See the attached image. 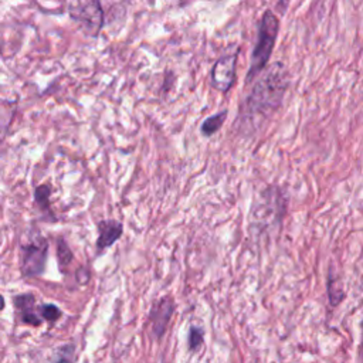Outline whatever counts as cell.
<instances>
[{
	"label": "cell",
	"instance_id": "4fadbf2b",
	"mask_svg": "<svg viewBox=\"0 0 363 363\" xmlns=\"http://www.w3.org/2000/svg\"><path fill=\"white\" fill-rule=\"evenodd\" d=\"M205 341V331L202 327H191L189 329V339H188V345H189V350L191 352H198Z\"/></svg>",
	"mask_w": 363,
	"mask_h": 363
},
{
	"label": "cell",
	"instance_id": "7a4b0ae2",
	"mask_svg": "<svg viewBox=\"0 0 363 363\" xmlns=\"http://www.w3.org/2000/svg\"><path fill=\"white\" fill-rule=\"evenodd\" d=\"M280 32V20L273 11H266L257 26V40L252 54L250 69L247 73V83L256 80L267 67L270 57L274 51L275 41Z\"/></svg>",
	"mask_w": 363,
	"mask_h": 363
},
{
	"label": "cell",
	"instance_id": "30bf717a",
	"mask_svg": "<svg viewBox=\"0 0 363 363\" xmlns=\"http://www.w3.org/2000/svg\"><path fill=\"white\" fill-rule=\"evenodd\" d=\"M227 119V111H220L209 118H206L203 121V124L200 127V132L205 135V137H212L214 135L216 132H219L221 130V127L224 125Z\"/></svg>",
	"mask_w": 363,
	"mask_h": 363
},
{
	"label": "cell",
	"instance_id": "6da1fadb",
	"mask_svg": "<svg viewBox=\"0 0 363 363\" xmlns=\"http://www.w3.org/2000/svg\"><path fill=\"white\" fill-rule=\"evenodd\" d=\"M256 80V85L245 102L246 116L252 119L259 116L266 118L280 108L288 87L284 67L278 63L268 67V70Z\"/></svg>",
	"mask_w": 363,
	"mask_h": 363
},
{
	"label": "cell",
	"instance_id": "2e32d148",
	"mask_svg": "<svg viewBox=\"0 0 363 363\" xmlns=\"http://www.w3.org/2000/svg\"><path fill=\"white\" fill-rule=\"evenodd\" d=\"M360 329H362V342H360V349H359V353H360V356L363 357V321H362V324H360Z\"/></svg>",
	"mask_w": 363,
	"mask_h": 363
},
{
	"label": "cell",
	"instance_id": "e0dca14e",
	"mask_svg": "<svg viewBox=\"0 0 363 363\" xmlns=\"http://www.w3.org/2000/svg\"><path fill=\"white\" fill-rule=\"evenodd\" d=\"M5 306H6L5 298H4V295H2V294H0V311H4V310H5Z\"/></svg>",
	"mask_w": 363,
	"mask_h": 363
},
{
	"label": "cell",
	"instance_id": "ba28073f",
	"mask_svg": "<svg viewBox=\"0 0 363 363\" xmlns=\"http://www.w3.org/2000/svg\"><path fill=\"white\" fill-rule=\"evenodd\" d=\"M15 306L23 324L39 327L43 320L40 317V307H37V299L33 294H22L15 296Z\"/></svg>",
	"mask_w": 363,
	"mask_h": 363
},
{
	"label": "cell",
	"instance_id": "5bb4252c",
	"mask_svg": "<svg viewBox=\"0 0 363 363\" xmlns=\"http://www.w3.org/2000/svg\"><path fill=\"white\" fill-rule=\"evenodd\" d=\"M40 317L43 321H48V322H54L57 320H60L62 317V310H60L57 306L54 304H46V306H40Z\"/></svg>",
	"mask_w": 363,
	"mask_h": 363
},
{
	"label": "cell",
	"instance_id": "277c9868",
	"mask_svg": "<svg viewBox=\"0 0 363 363\" xmlns=\"http://www.w3.org/2000/svg\"><path fill=\"white\" fill-rule=\"evenodd\" d=\"M70 18L77 22L87 36L98 37L104 27V11L102 5L97 0L87 2H73L69 5Z\"/></svg>",
	"mask_w": 363,
	"mask_h": 363
},
{
	"label": "cell",
	"instance_id": "8fae6325",
	"mask_svg": "<svg viewBox=\"0 0 363 363\" xmlns=\"http://www.w3.org/2000/svg\"><path fill=\"white\" fill-rule=\"evenodd\" d=\"M57 257H58V267L64 274L66 267L70 266L71 261L74 260V254L64 238H57Z\"/></svg>",
	"mask_w": 363,
	"mask_h": 363
},
{
	"label": "cell",
	"instance_id": "9a60e30c",
	"mask_svg": "<svg viewBox=\"0 0 363 363\" xmlns=\"http://www.w3.org/2000/svg\"><path fill=\"white\" fill-rule=\"evenodd\" d=\"M76 278H77V281L80 284H87L90 281V278H91V274H90V271L85 267H81V268L77 270Z\"/></svg>",
	"mask_w": 363,
	"mask_h": 363
},
{
	"label": "cell",
	"instance_id": "7c38bea8",
	"mask_svg": "<svg viewBox=\"0 0 363 363\" xmlns=\"http://www.w3.org/2000/svg\"><path fill=\"white\" fill-rule=\"evenodd\" d=\"M328 295H329V301H331V306H338L339 302L345 298V292L341 287V284L338 282V280H334V275L329 274L328 278Z\"/></svg>",
	"mask_w": 363,
	"mask_h": 363
},
{
	"label": "cell",
	"instance_id": "5b68a950",
	"mask_svg": "<svg viewBox=\"0 0 363 363\" xmlns=\"http://www.w3.org/2000/svg\"><path fill=\"white\" fill-rule=\"evenodd\" d=\"M238 53H230L219 57L210 71V84L214 90L226 94L235 81Z\"/></svg>",
	"mask_w": 363,
	"mask_h": 363
},
{
	"label": "cell",
	"instance_id": "3957f363",
	"mask_svg": "<svg viewBox=\"0 0 363 363\" xmlns=\"http://www.w3.org/2000/svg\"><path fill=\"white\" fill-rule=\"evenodd\" d=\"M48 241L36 231L20 247V271L26 278L40 277L46 270Z\"/></svg>",
	"mask_w": 363,
	"mask_h": 363
},
{
	"label": "cell",
	"instance_id": "ac0fdd59",
	"mask_svg": "<svg viewBox=\"0 0 363 363\" xmlns=\"http://www.w3.org/2000/svg\"><path fill=\"white\" fill-rule=\"evenodd\" d=\"M57 363H69L67 360H60V362H57Z\"/></svg>",
	"mask_w": 363,
	"mask_h": 363
},
{
	"label": "cell",
	"instance_id": "52a82bcc",
	"mask_svg": "<svg viewBox=\"0 0 363 363\" xmlns=\"http://www.w3.org/2000/svg\"><path fill=\"white\" fill-rule=\"evenodd\" d=\"M124 226L121 221L108 219L98 223V238H97V249L98 252H104L114 246L116 241L123 237Z\"/></svg>",
	"mask_w": 363,
	"mask_h": 363
},
{
	"label": "cell",
	"instance_id": "8992f818",
	"mask_svg": "<svg viewBox=\"0 0 363 363\" xmlns=\"http://www.w3.org/2000/svg\"><path fill=\"white\" fill-rule=\"evenodd\" d=\"M174 308L176 306L172 296H162L152 306L149 321L152 325V332L158 339H160L166 332L167 325L173 317Z\"/></svg>",
	"mask_w": 363,
	"mask_h": 363
},
{
	"label": "cell",
	"instance_id": "9c48e42d",
	"mask_svg": "<svg viewBox=\"0 0 363 363\" xmlns=\"http://www.w3.org/2000/svg\"><path fill=\"white\" fill-rule=\"evenodd\" d=\"M50 196H51V188L47 184L39 185L34 189V202L37 205V207L47 214V217H50L51 221H55L54 213L51 212V203H50Z\"/></svg>",
	"mask_w": 363,
	"mask_h": 363
}]
</instances>
